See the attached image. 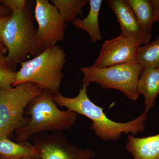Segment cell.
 <instances>
[{"mask_svg": "<svg viewBox=\"0 0 159 159\" xmlns=\"http://www.w3.org/2000/svg\"><path fill=\"white\" fill-rule=\"evenodd\" d=\"M90 84L82 83V88L76 97L69 98L58 92L53 95V99L60 106L66 107L90 119V127L98 139L108 142L118 141L122 134H138L145 130V122L148 118L146 113L143 112L136 119L125 122H115L107 117L103 108L91 101L87 94Z\"/></svg>", "mask_w": 159, "mask_h": 159, "instance_id": "obj_1", "label": "cell"}, {"mask_svg": "<svg viewBox=\"0 0 159 159\" xmlns=\"http://www.w3.org/2000/svg\"><path fill=\"white\" fill-rule=\"evenodd\" d=\"M54 94L46 90L33 98L25 110V116L30 117L29 122L15 131L17 143L28 142L31 136L46 131L67 130L77 120V114L68 110H60L53 99Z\"/></svg>", "mask_w": 159, "mask_h": 159, "instance_id": "obj_2", "label": "cell"}, {"mask_svg": "<svg viewBox=\"0 0 159 159\" xmlns=\"http://www.w3.org/2000/svg\"><path fill=\"white\" fill-rule=\"evenodd\" d=\"M65 51L59 46H51L32 59L21 63L12 87L25 83L37 84L55 94L59 92L66 61Z\"/></svg>", "mask_w": 159, "mask_h": 159, "instance_id": "obj_3", "label": "cell"}, {"mask_svg": "<svg viewBox=\"0 0 159 159\" xmlns=\"http://www.w3.org/2000/svg\"><path fill=\"white\" fill-rule=\"evenodd\" d=\"M2 42L8 51L7 61L13 70L28 56L35 57L44 51L28 9L11 13L2 34Z\"/></svg>", "mask_w": 159, "mask_h": 159, "instance_id": "obj_4", "label": "cell"}, {"mask_svg": "<svg viewBox=\"0 0 159 159\" xmlns=\"http://www.w3.org/2000/svg\"><path fill=\"white\" fill-rule=\"evenodd\" d=\"M43 90L31 83L0 89V136L9 138L29 122L30 117L25 116V108Z\"/></svg>", "mask_w": 159, "mask_h": 159, "instance_id": "obj_5", "label": "cell"}, {"mask_svg": "<svg viewBox=\"0 0 159 159\" xmlns=\"http://www.w3.org/2000/svg\"><path fill=\"white\" fill-rule=\"evenodd\" d=\"M143 66L137 63H123L107 67L93 66L80 69L82 83H98L102 88L122 92L129 99L136 101L139 97L138 84Z\"/></svg>", "mask_w": 159, "mask_h": 159, "instance_id": "obj_6", "label": "cell"}, {"mask_svg": "<svg viewBox=\"0 0 159 159\" xmlns=\"http://www.w3.org/2000/svg\"><path fill=\"white\" fill-rule=\"evenodd\" d=\"M41 159H92L93 150L80 148L69 142L63 131L34 134L30 139Z\"/></svg>", "mask_w": 159, "mask_h": 159, "instance_id": "obj_7", "label": "cell"}, {"mask_svg": "<svg viewBox=\"0 0 159 159\" xmlns=\"http://www.w3.org/2000/svg\"><path fill=\"white\" fill-rule=\"evenodd\" d=\"M34 17L38 39L44 48L56 45L64 38L66 23L58 9L48 0H36Z\"/></svg>", "mask_w": 159, "mask_h": 159, "instance_id": "obj_8", "label": "cell"}, {"mask_svg": "<svg viewBox=\"0 0 159 159\" xmlns=\"http://www.w3.org/2000/svg\"><path fill=\"white\" fill-rule=\"evenodd\" d=\"M139 47L134 40L119 35L106 41L99 57L92 66L102 68L121 64L136 63Z\"/></svg>", "mask_w": 159, "mask_h": 159, "instance_id": "obj_9", "label": "cell"}, {"mask_svg": "<svg viewBox=\"0 0 159 159\" xmlns=\"http://www.w3.org/2000/svg\"><path fill=\"white\" fill-rule=\"evenodd\" d=\"M108 2L121 26L120 35L134 40L140 46L148 43L151 34L143 29L126 0H110Z\"/></svg>", "mask_w": 159, "mask_h": 159, "instance_id": "obj_10", "label": "cell"}, {"mask_svg": "<svg viewBox=\"0 0 159 159\" xmlns=\"http://www.w3.org/2000/svg\"><path fill=\"white\" fill-rule=\"evenodd\" d=\"M125 148L134 159H159V133L143 138L129 135Z\"/></svg>", "mask_w": 159, "mask_h": 159, "instance_id": "obj_11", "label": "cell"}, {"mask_svg": "<svg viewBox=\"0 0 159 159\" xmlns=\"http://www.w3.org/2000/svg\"><path fill=\"white\" fill-rule=\"evenodd\" d=\"M139 95L145 97V112L148 113L159 94V69L144 67L138 84Z\"/></svg>", "mask_w": 159, "mask_h": 159, "instance_id": "obj_12", "label": "cell"}, {"mask_svg": "<svg viewBox=\"0 0 159 159\" xmlns=\"http://www.w3.org/2000/svg\"><path fill=\"white\" fill-rule=\"evenodd\" d=\"M102 2V0H89L90 11L87 16L82 20L77 18L72 22L75 28L87 31L93 43L100 41L102 39L99 16Z\"/></svg>", "mask_w": 159, "mask_h": 159, "instance_id": "obj_13", "label": "cell"}, {"mask_svg": "<svg viewBox=\"0 0 159 159\" xmlns=\"http://www.w3.org/2000/svg\"><path fill=\"white\" fill-rule=\"evenodd\" d=\"M22 157L40 159L34 145L28 142L16 143L9 140L8 137L0 136V159L17 158Z\"/></svg>", "mask_w": 159, "mask_h": 159, "instance_id": "obj_14", "label": "cell"}, {"mask_svg": "<svg viewBox=\"0 0 159 159\" xmlns=\"http://www.w3.org/2000/svg\"><path fill=\"white\" fill-rule=\"evenodd\" d=\"M139 23L146 32L151 33L153 27L152 0H126Z\"/></svg>", "mask_w": 159, "mask_h": 159, "instance_id": "obj_15", "label": "cell"}, {"mask_svg": "<svg viewBox=\"0 0 159 159\" xmlns=\"http://www.w3.org/2000/svg\"><path fill=\"white\" fill-rule=\"evenodd\" d=\"M136 63L143 67L159 69V36L153 41L139 47Z\"/></svg>", "mask_w": 159, "mask_h": 159, "instance_id": "obj_16", "label": "cell"}, {"mask_svg": "<svg viewBox=\"0 0 159 159\" xmlns=\"http://www.w3.org/2000/svg\"><path fill=\"white\" fill-rule=\"evenodd\" d=\"M66 23L73 21L77 15H82V9L89 0H51Z\"/></svg>", "mask_w": 159, "mask_h": 159, "instance_id": "obj_17", "label": "cell"}, {"mask_svg": "<svg viewBox=\"0 0 159 159\" xmlns=\"http://www.w3.org/2000/svg\"><path fill=\"white\" fill-rule=\"evenodd\" d=\"M6 51L0 50V89L12 87L16 77V72L11 69L7 61Z\"/></svg>", "mask_w": 159, "mask_h": 159, "instance_id": "obj_18", "label": "cell"}, {"mask_svg": "<svg viewBox=\"0 0 159 159\" xmlns=\"http://www.w3.org/2000/svg\"><path fill=\"white\" fill-rule=\"evenodd\" d=\"M2 5L10 10L11 13L22 11L25 9L27 1L25 0H3Z\"/></svg>", "mask_w": 159, "mask_h": 159, "instance_id": "obj_19", "label": "cell"}, {"mask_svg": "<svg viewBox=\"0 0 159 159\" xmlns=\"http://www.w3.org/2000/svg\"><path fill=\"white\" fill-rule=\"evenodd\" d=\"M153 8V21L159 22V0H152Z\"/></svg>", "mask_w": 159, "mask_h": 159, "instance_id": "obj_20", "label": "cell"}, {"mask_svg": "<svg viewBox=\"0 0 159 159\" xmlns=\"http://www.w3.org/2000/svg\"><path fill=\"white\" fill-rule=\"evenodd\" d=\"M10 15L5 16V17H0V43H1L3 44L2 34L3 31H4L6 23L7 22L10 17Z\"/></svg>", "mask_w": 159, "mask_h": 159, "instance_id": "obj_21", "label": "cell"}, {"mask_svg": "<svg viewBox=\"0 0 159 159\" xmlns=\"http://www.w3.org/2000/svg\"><path fill=\"white\" fill-rule=\"evenodd\" d=\"M11 15V11L5 6L0 5V17H5Z\"/></svg>", "mask_w": 159, "mask_h": 159, "instance_id": "obj_22", "label": "cell"}, {"mask_svg": "<svg viewBox=\"0 0 159 159\" xmlns=\"http://www.w3.org/2000/svg\"><path fill=\"white\" fill-rule=\"evenodd\" d=\"M0 50H7L6 47L4 46L2 43H0Z\"/></svg>", "mask_w": 159, "mask_h": 159, "instance_id": "obj_23", "label": "cell"}, {"mask_svg": "<svg viewBox=\"0 0 159 159\" xmlns=\"http://www.w3.org/2000/svg\"><path fill=\"white\" fill-rule=\"evenodd\" d=\"M6 159H35L29 157H22L17 158Z\"/></svg>", "mask_w": 159, "mask_h": 159, "instance_id": "obj_24", "label": "cell"}]
</instances>
